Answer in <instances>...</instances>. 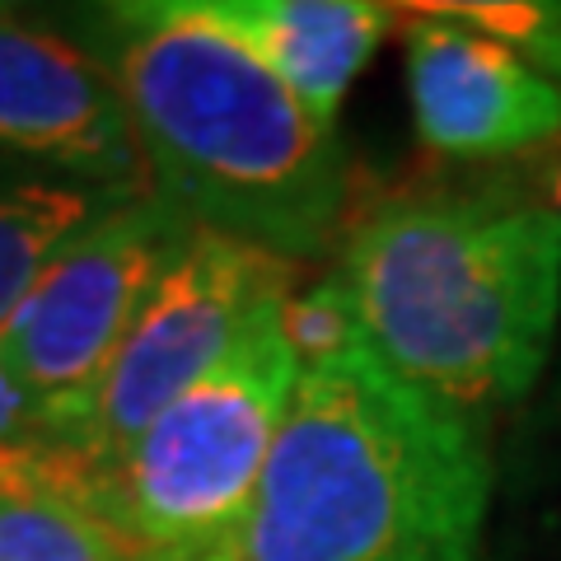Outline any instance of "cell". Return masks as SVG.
<instances>
[{
	"label": "cell",
	"instance_id": "2",
	"mask_svg": "<svg viewBox=\"0 0 561 561\" xmlns=\"http://www.w3.org/2000/svg\"><path fill=\"white\" fill-rule=\"evenodd\" d=\"M328 280L393 379L486 421L548 370L561 220L511 183L408 192L346 225Z\"/></svg>",
	"mask_w": 561,
	"mask_h": 561
},
{
	"label": "cell",
	"instance_id": "7",
	"mask_svg": "<svg viewBox=\"0 0 561 561\" xmlns=\"http://www.w3.org/2000/svg\"><path fill=\"white\" fill-rule=\"evenodd\" d=\"M421 146L445 160H524L561 140V94L511 47L435 5H398Z\"/></svg>",
	"mask_w": 561,
	"mask_h": 561
},
{
	"label": "cell",
	"instance_id": "6",
	"mask_svg": "<svg viewBox=\"0 0 561 561\" xmlns=\"http://www.w3.org/2000/svg\"><path fill=\"white\" fill-rule=\"evenodd\" d=\"M295 262L253 243L197 230L146 295L117 360L94 398L80 459H108L230 356L267 305L295 295Z\"/></svg>",
	"mask_w": 561,
	"mask_h": 561
},
{
	"label": "cell",
	"instance_id": "15",
	"mask_svg": "<svg viewBox=\"0 0 561 561\" xmlns=\"http://www.w3.org/2000/svg\"><path fill=\"white\" fill-rule=\"evenodd\" d=\"M0 10H5V5H0Z\"/></svg>",
	"mask_w": 561,
	"mask_h": 561
},
{
	"label": "cell",
	"instance_id": "13",
	"mask_svg": "<svg viewBox=\"0 0 561 561\" xmlns=\"http://www.w3.org/2000/svg\"><path fill=\"white\" fill-rule=\"evenodd\" d=\"M66 449L47 412L33 402V393L10 370L5 351H0V459H38V454Z\"/></svg>",
	"mask_w": 561,
	"mask_h": 561
},
{
	"label": "cell",
	"instance_id": "1",
	"mask_svg": "<svg viewBox=\"0 0 561 561\" xmlns=\"http://www.w3.org/2000/svg\"><path fill=\"white\" fill-rule=\"evenodd\" d=\"M70 38L113 76L150 187L197 230L286 262L342 243L351 169L337 127L225 38L202 0L94 5Z\"/></svg>",
	"mask_w": 561,
	"mask_h": 561
},
{
	"label": "cell",
	"instance_id": "11",
	"mask_svg": "<svg viewBox=\"0 0 561 561\" xmlns=\"http://www.w3.org/2000/svg\"><path fill=\"white\" fill-rule=\"evenodd\" d=\"M0 561H136L61 491L0 459Z\"/></svg>",
	"mask_w": 561,
	"mask_h": 561
},
{
	"label": "cell",
	"instance_id": "9",
	"mask_svg": "<svg viewBox=\"0 0 561 561\" xmlns=\"http://www.w3.org/2000/svg\"><path fill=\"white\" fill-rule=\"evenodd\" d=\"M202 14L328 127L398 20V10L365 0H202Z\"/></svg>",
	"mask_w": 561,
	"mask_h": 561
},
{
	"label": "cell",
	"instance_id": "3",
	"mask_svg": "<svg viewBox=\"0 0 561 561\" xmlns=\"http://www.w3.org/2000/svg\"><path fill=\"white\" fill-rule=\"evenodd\" d=\"M486 505V421L356 342L300 370L249 511L202 561H478Z\"/></svg>",
	"mask_w": 561,
	"mask_h": 561
},
{
	"label": "cell",
	"instance_id": "14",
	"mask_svg": "<svg viewBox=\"0 0 561 561\" xmlns=\"http://www.w3.org/2000/svg\"><path fill=\"white\" fill-rule=\"evenodd\" d=\"M519 164H524L519 169V187L529 192V197H538L561 220V140H552V146H542L534 154H524Z\"/></svg>",
	"mask_w": 561,
	"mask_h": 561
},
{
	"label": "cell",
	"instance_id": "12",
	"mask_svg": "<svg viewBox=\"0 0 561 561\" xmlns=\"http://www.w3.org/2000/svg\"><path fill=\"white\" fill-rule=\"evenodd\" d=\"M435 10L511 47L561 94V0H440Z\"/></svg>",
	"mask_w": 561,
	"mask_h": 561
},
{
	"label": "cell",
	"instance_id": "5",
	"mask_svg": "<svg viewBox=\"0 0 561 561\" xmlns=\"http://www.w3.org/2000/svg\"><path fill=\"white\" fill-rule=\"evenodd\" d=\"M192 234L197 225L154 187L136 192L51 262L0 332L10 370L47 412L66 449H76L90 426L94 398L146 295Z\"/></svg>",
	"mask_w": 561,
	"mask_h": 561
},
{
	"label": "cell",
	"instance_id": "4",
	"mask_svg": "<svg viewBox=\"0 0 561 561\" xmlns=\"http://www.w3.org/2000/svg\"><path fill=\"white\" fill-rule=\"evenodd\" d=\"M286 305L262 309L216 370L108 459L51 449L5 463L90 511L136 561H202L249 511L305 370Z\"/></svg>",
	"mask_w": 561,
	"mask_h": 561
},
{
	"label": "cell",
	"instance_id": "10",
	"mask_svg": "<svg viewBox=\"0 0 561 561\" xmlns=\"http://www.w3.org/2000/svg\"><path fill=\"white\" fill-rule=\"evenodd\" d=\"M136 192L146 187H108L61 173L0 183V332L51 262Z\"/></svg>",
	"mask_w": 561,
	"mask_h": 561
},
{
	"label": "cell",
	"instance_id": "8",
	"mask_svg": "<svg viewBox=\"0 0 561 561\" xmlns=\"http://www.w3.org/2000/svg\"><path fill=\"white\" fill-rule=\"evenodd\" d=\"M0 150L61 179L150 187L127 103L76 38L0 10Z\"/></svg>",
	"mask_w": 561,
	"mask_h": 561
}]
</instances>
